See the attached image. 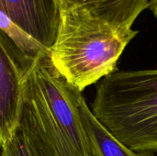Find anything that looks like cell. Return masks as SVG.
I'll use <instances>...</instances> for the list:
<instances>
[{
  "label": "cell",
  "mask_w": 157,
  "mask_h": 156,
  "mask_svg": "<svg viewBox=\"0 0 157 156\" xmlns=\"http://www.w3.org/2000/svg\"><path fill=\"white\" fill-rule=\"evenodd\" d=\"M91 111L129 149L157 153V69L106 76L97 86Z\"/></svg>",
  "instance_id": "obj_2"
},
{
  "label": "cell",
  "mask_w": 157,
  "mask_h": 156,
  "mask_svg": "<svg viewBox=\"0 0 157 156\" xmlns=\"http://www.w3.org/2000/svg\"><path fill=\"white\" fill-rule=\"evenodd\" d=\"M78 6L100 19L121 29H132L139 15L148 9L150 0H60Z\"/></svg>",
  "instance_id": "obj_7"
},
{
  "label": "cell",
  "mask_w": 157,
  "mask_h": 156,
  "mask_svg": "<svg viewBox=\"0 0 157 156\" xmlns=\"http://www.w3.org/2000/svg\"><path fill=\"white\" fill-rule=\"evenodd\" d=\"M82 97L55 69L50 52L24 78L22 104L60 156H90L80 115Z\"/></svg>",
  "instance_id": "obj_3"
},
{
  "label": "cell",
  "mask_w": 157,
  "mask_h": 156,
  "mask_svg": "<svg viewBox=\"0 0 157 156\" xmlns=\"http://www.w3.org/2000/svg\"><path fill=\"white\" fill-rule=\"evenodd\" d=\"M0 12L45 50L51 51L61 22L60 0H0Z\"/></svg>",
  "instance_id": "obj_4"
},
{
  "label": "cell",
  "mask_w": 157,
  "mask_h": 156,
  "mask_svg": "<svg viewBox=\"0 0 157 156\" xmlns=\"http://www.w3.org/2000/svg\"><path fill=\"white\" fill-rule=\"evenodd\" d=\"M1 156H60L22 104L17 127L11 140L1 148Z\"/></svg>",
  "instance_id": "obj_6"
},
{
  "label": "cell",
  "mask_w": 157,
  "mask_h": 156,
  "mask_svg": "<svg viewBox=\"0 0 157 156\" xmlns=\"http://www.w3.org/2000/svg\"><path fill=\"white\" fill-rule=\"evenodd\" d=\"M148 9L154 14L155 17H157V0H150Z\"/></svg>",
  "instance_id": "obj_9"
},
{
  "label": "cell",
  "mask_w": 157,
  "mask_h": 156,
  "mask_svg": "<svg viewBox=\"0 0 157 156\" xmlns=\"http://www.w3.org/2000/svg\"><path fill=\"white\" fill-rule=\"evenodd\" d=\"M24 77L13 51L0 31V148L14 135L23 99Z\"/></svg>",
  "instance_id": "obj_5"
},
{
  "label": "cell",
  "mask_w": 157,
  "mask_h": 156,
  "mask_svg": "<svg viewBox=\"0 0 157 156\" xmlns=\"http://www.w3.org/2000/svg\"><path fill=\"white\" fill-rule=\"evenodd\" d=\"M137 34L133 29L117 28L81 6L62 4L50 58L59 74L83 92L116 72L122 52Z\"/></svg>",
  "instance_id": "obj_1"
},
{
  "label": "cell",
  "mask_w": 157,
  "mask_h": 156,
  "mask_svg": "<svg viewBox=\"0 0 157 156\" xmlns=\"http://www.w3.org/2000/svg\"><path fill=\"white\" fill-rule=\"evenodd\" d=\"M80 115L87 140L90 156H155L153 153H137L119 142L94 116L84 97Z\"/></svg>",
  "instance_id": "obj_8"
}]
</instances>
